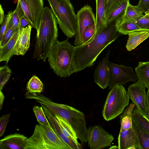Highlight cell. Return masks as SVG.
<instances>
[{
    "mask_svg": "<svg viewBox=\"0 0 149 149\" xmlns=\"http://www.w3.org/2000/svg\"><path fill=\"white\" fill-rule=\"evenodd\" d=\"M122 35L116 30L115 21L99 34L91 42L76 47L70 74L93 66L104 49Z\"/></svg>",
    "mask_w": 149,
    "mask_h": 149,
    "instance_id": "6da1fadb",
    "label": "cell"
},
{
    "mask_svg": "<svg viewBox=\"0 0 149 149\" xmlns=\"http://www.w3.org/2000/svg\"><path fill=\"white\" fill-rule=\"evenodd\" d=\"M57 22L52 10L44 7L37 30L36 43L33 57L45 62L58 36Z\"/></svg>",
    "mask_w": 149,
    "mask_h": 149,
    "instance_id": "7a4b0ae2",
    "label": "cell"
},
{
    "mask_svg": "<svg viewBox=\"0 0 149 149\" xmlns=\"http://www.w3.org/2000/svg\"><path fill=\"white\" fill-rule=\"evenodd\" d=\"M68 39L62 41L57 40L48 57L51 68L55 74L61 77L70 75V71L76 50V47L72 45Z\"/></svg>",
    "mask_w": 149,
    "mask_h": 149,
    "instance_id": "3957f363",
    "label": "cell"
},
{
    "mask_svg": "<svg viewBox=\"0 0 149 149\" xmlns=\"http://www.w3.org/2000/svg\"><path fill=\"white\" fill-rule=\"evenodd\" d=\"M59 27L68 38L75 34L77 21L74 7L70 0H47Z\"/></svg>",
    "mask_w": 149,
    "mask_h": 149,
    "instance_id": "277c9868",
    "label": "cell"
},
{
    "mask_svg": "<svg viewBox=\"0 0 149 149\" xmlns=\"http://www.w3.org/2000/svg\"><path fill=\"white\" fill-rule=\"evenodd\" d=\"M29 149H70L60 138L51 126L39 124L28 138Z\"/></svg>",
    "mask_w": 149,
    "mask_h": 149,
    "instance_id": "5b68a950",
    "label": "cell"
},
{
    "mask_svg": "<svg viewBox=\"0 0 149 149\" xmlns=\"http://www.w3.org/2000/svg\"><path fill=\"white\" fill-rule=\"evenodd\" d=\"M129 99L127 91L122 85H116L111 89L102 112L104 119L109 121L120 114L128 105Z\"/></svg>",
    "mask_w": 149,
    "mask_h": 149,
    "instance_id": "8992f818",
    "label": "cell"
},
{
    "mask_svg": "<svg viewBox=\"0 0 149 149\" xmlns=\"http://www.w3.org/2000/svg\"><path fill=\"white\" fill-rule=\"evenodd\" d=\"M109 77L108 84L109 89L118 85H125L130 81L136 82L138 79L132 67L119 65L108 61Z\"/></svg>",
    "mask_w": 149,
    "mask_h": 149,
    "instance_id": "52a82bcc",
    "label": "cell"
},
{
    "mask_svg": "<svg viewBox=\"0 0 149 149\" xmlns=\"http://www.w3.org/2000/svg\"><path fill=\"white\" fill-rule=\"evenodd\" d=\"M76 17L77 26L74 45L77 47L82 44L83 35L85 30L96 24V19L92 8L88 4L84 5L77 11Z\"/></svg>",
    "mask_w": 149,
    "mask_h": 149,
    "instance_id": "ba28073f",
    "label": "cell"
},
{
    "mask_svg": "<svg viewBox=\"0 0 149 149\" xmlns=\"http://www.w3.org/2000/svg\"><path fill=\"white\" fill-rule=\"evenodd\" d=\"M88 144L91 149H101L111 146L114 138L99 125H95L87 129Z\"/></svg>",
    "mask_w": 149,
    "mask_h": 149,
    "instance_id": "9c48e42d",
    "label": "cell"
},
{
    "mask_svg": "<svg viewBox=\"0 0 149 149\" xmlns=\"http://www.w3.org/2000/svg\"><path fill=\"white\" fill-rule=\"evenodd\" d=\"M24 11L25 17L32 27L38 29L44 8L43 0H18Z\"/></svg>",
    "mask_w": 149,
    "mask_h": 149,
    "instance_id": "30bf717a",
    "label": "cell"
},
{
    "mask_svg": "<svg viewBox=\"0 0 149 149\" xmlns=\"http://www.w3.org/2000/svg\"><path fill=\"white\" fill-rule=\"evenodd\" d=\"M146 87L139 80L130 85L127 92L132 103L135 105L138 110L147 116L148 107Z\"/></svg>",
    "mask_w": 149,
    "mask_h": 149,
    "instance_id": "8fae6325",
    "label": "cell"
},
{
    "mask_svg": "<svg viewBox=\"0 0 149 149\" xmlns=\"http://www.w3.org/2000/svg\"><path fill=\"white\" fill-rule=\"evenodd\" d=\"M110 53V51L108 50L95 70L94 75L95 83L103 89L108 86L109 77L108 58Z\"/></svg>",
    "mask_w": 149,
    "mask_h": 149,
    "instance_id": "7c38bea8",
    "label": "cell"
},
{
    "mask_svg": "<svg viewBox=\"0 0 149 149\" xmlns=\"http://www.w3.org/2000/svg\"><path fill=\"white\" fill-rule=\"evenodd\" d=\"M49 122L50 126L62 140L67 145L70 149H81L82 146L80 143L66 136L63 132L59 124L55 115L52 111L43 104H40Z\"/></svg>",
    "mask_w": 149,
    "mask_h": 149,
    "instance_id": "4fadbf2b",
    "label": "cell"
},
{
    "mask_svg": "<svg viewBox=\"0 0 149 149\" xmlns=\"http://www.w3.org/2000/svg\"><path fill=\"white\" fill-rule=\"evenodd\" d=\"M118 149H141L133 124L131 128L120 131L118 137Z\"/></svg>",
    "mask_w": 149,
    "mask_h": 149,
    "instance_id": "5bb4252c",
    "label": "cell"
},
{
    "mask_svg": "<svg viewBox=\"0 0 149 149\" xmlns=\"http://www.w3.org/2000/svg\"><path fill=\"white\" fill-rule=\"evenodd\" d=\"M28 139L17 133L6 136L0 141V149H29Z\"/></svg>",
    "mask_w": 149,
    "mask_h": 149,
    "instance_id": "9a60e30c",
    "label": "cell"
},
{
    "mask_svg": "<svg viewBox=\"0 0 149 149\" xmlns=\"http://www.w3.org/2000/svg\"><path fill=\"white\" fill-rule=\"evenodd\" d=\"M32 26L30 24L22 28L15 49L14 55L23 56L29 49Z\"/></svg>",
    "mask_w": 149,
    "mask_h": 149,
    "instance_id": "2e32d148",
    "label": "cell"
},
{
    "mask_svg": "<svg viewBox=\"0 0 149 149\" xmlns=\"http://www.w3.org/2000/svg\"><path fill=\"white\" fill-rule=\"evenodd\" d=\"M22 29L19 27L10 40L0 47V62L5 61L7 64L14 55L15 47Z\"/></svg>",
    "mask_w": 149,
    "mask_h": 149,
    "instance_id": "e0dca14e",
    "label": "cell"
},
{
    "mask_svg": "<svg viewBox=\"0 0 149 149\" xmlns=\"http://www.w3.org/2000/svg\"><path fill=\"white\" fill-rule=\"evenodd\" d=\"M129 3V0H122L117 2L112 6L105 16L106 28L123 15Z\"/></svg>",
    "mask_w": 149,
    "mask_h": 149,
    "instance_id": "ac0fdd59",
    "label": "cell"
},
{
    "mask_svg": "<svg viewBox=\"0 0 149 149\" xmlns=\"http://www.w3.org/2000/svg\"><path fill=\"white\" fill-rule=\"evenodd\" d=\"M128 35L126 47L128 51H131L149 37V31H136L130 33Z\"/></svg>",
    "mask_w": 149,
    "mask_h": 149,
    "instance_id": "d6986e66",
    "label": "cell"
},
{
    "mask_svg": "<svg viewBox=\"0 0 149 149\" xmlns=\"http://www.w3.org/2000/svg\"><path fill=\"white\" fill-rule=\"evenodd\" d=\"M96 4V27L97 34H99L106 28L105 6L106 0H95Z\"/></svg>",
    "mask_w": 149,
    "mask_h": 149,
    "instance_id": "ffe728a7",
    "label": "cell"
},
{
    "mask_svg": "<svg viewBox=\"0 0 149 149\" xmlns=\"http://www.w3.org/2000/svg\"><path fill=\"white\" fill-rule=\"evenodd\" d=\"M116 30L122 35H127L130 33L142 30L135 21L119 19L115 21Z\"/></svg>",
    "mask_w": 149,
    "mask_h": 149,
    "instance_id": "44dd1931",
    "label": "cell"
},
{
    "mask_svg": "<svg viewBox=\"0 0 149 149\" xmlns=\"http://www.w3.org/2000/svg\"><path fill=\"white\" fill-rule=\"evenodd\" d=\"M135 105L133 103L130 104L123 112L120 116L121 123L120 131L128 130L131 128L133 126L132 119V113Z\"/></svg>",
    "mask_w": 149,
    "mask_h": 149,
    "instance_id": "7402d4cb",
    "label": "cell"
},
{
    "mask_svg": "<svg viewBox=\"0 0 149 149\" xmlns=\"http://www.w3.org/2000/svg\"><path fill=\"white\" fill-rule=\"evenodd\" d=\"M135 72L138 80L143 84L147 88L149 87V65L147 62H139L136 68Z\"/></svg>",
    "mask_w": 149,
    "mask_h": 149,
    "instance_id": "603a6c76",
    "label": "cell"
},
{
    "mask_svg": "<svg viewBox=\"0 0 149 149\" xmlns=\"http://www.w3.org/2000/svg\"><path fill=\"white\" fill-rule=\"evenodd\" d=\"M54 113L65 135L77 143H79L77 140L78 138L77 134L71 126L62 117Z\"/></svg>",
    "mask_w": 149,
    "mask_h": 149,
    "instance_id": "cb8c5ba5",
    "label": "cell"
},
{
    "mask_svg": "<svg viewBox=\"0 0 149 149\" xmlns=\"http://www.w3.org/2000/svg\"><path fill=\"white\" fill-rule=\"evenodd\" d=\"M132 121L140 127L149 133V119L135 107L132 116Z\"/></svg>",
    "mask_w": 149,
    "mask_h": 149,
    "instance_id": "d4e9b609",
    "label": "cell"
},
{
    "mask_svg": "<svg viewBox=\"0 0 149 149\" xmlns=\"http://www.w3.org/2000/svg\"><path fill=\"white\" fill-rule=\"evenodd\" d=\"M143 13L136 6L132 5L129 3L124 13L119 19L136 21L144 16Z\"/></svg>",
    "mask_w": 149,
    "mask_h": 149,
    "instance_id": "484cf974",
    "label": "cell"
},
{
    "mask_svg": "<svg viewBox=\"0 0 149 149\" xmlns=\"http://www.w3.org/2000/svg\"><path fill=\"white\" fill-rule=\"evenodd\" d=\"M132 122L141 149H149V133Z\"/></svg>",
    "mask_w": 149,
    "mask_h": 149,
    "instance_id": "4316f807",
    "label": "cell"
},
{
    "mask_svg": "<svg viewBox=\"0 0 149 149\" xmlns=\"http://www.w3.org/2000/svg\"><path fill=\"white\" fill-rule=\"evenodd\" d=\"M28 93H40L43 89V84L36 75H33L29 80L26 85Z\"/></svg>",
    "mask_w": 149,
    "mask_h": 149,
    "instance_id": "83f0119b",
    "label": "cell"
},
{
    "mask_svg": "<svg viewBox=\"0 0 149 149\" xmlns=\"http://www.w3.org/2000/svg\"><path fill=\"white\" fill-rule=\"evenodd\" d=\"M24 16V11L19 2L18 1L16 8L14 11L9 22L14 28L17 29L20 26V22L21 19Z\"/></svg>",
    "mask_w": 149,
    "mask_h": 149,
    "instance_id": "f1b7e54d",
    "label": "cell"
},
{
    "mask_svg": "<svg viewBox=\"0 0 149 149\" xmlns=\"http://www.w3.org/2000/svg\"><path fill=\"white\" fill-rule=\"evenodd\" d=\"M96 25L88 27L84 32L82 37V44L85 45L93 41L97 36Z\"/></svg>",
    "mask_w": 149,
    "mask_h": 149,
    "instance_id": "f546056e",
    "label": "cell"
},
{
    "mask_svg": "<svg viewBox=\"0 0 149 149\" xmlns=\"http://www.w3.org/2000/svg\"><path fill=\"white\" fill-rule=\"evenodd\" d=\"M33 110L39 124L47 126H51L41 106L40 107L38 106H34Z\"/></svg>",
    "mask_w": 149,
    "mask_h": 149,
    "instance_id": "4dcf8cb0",
    "label": "cell"
},
{
    "mask_svg": "<svg viewBox=\"0 0 149 149\" xmlns=\"http://www.w3.org/2000/svg\"><path fill=\"white\" fill-rule=\"evenodd\" d=\"M12 74L11 69L7 63L0 68V89H3L4 86L9 79Z\"/></svg>",
    "mask_w": 149,
    "mask_h": 149,
    "instance_id": "1f68e13d",
    "label": "cell"
},
{
    "mask_svg": "<svg viewBox=\"0 0 149 149\" xmlns=\"http://www.w3.org/2000/svg\"><path fill=\"white\" fill-rule=\"evenodd\" d=\"M18 28H13L9 21L3 37L0 41V47L4 45L10 40Z\"/></svg>",
    "mask_w": 149,
    "mask_h": 149,
    "instance_id": "d6a6232c",
    "label": "cell"
},
{
    "mask_svg": "<svg viewBox=\"0 0 149 149\" xmlns=\"http://www.w3.org/2000/svg\"><path fill=\"white\" fill-rule=\"evenodd\" d=\"M14 11H9L8 14L6 15L5 18L2 24H1L0 32V41L1 40L4 33L6 29L9 22L12 16Z\"/></svg>",
    "mask_w": 149,
    "mask_h": 149,
    "instance_id": "836d02e7",
    "label": "cell"
},
{
    "mask_svg": "<svg viewBox=\"0 0 149 149\" xmlns=\"http://www.w3.org/2000/svg\"><path fill=\"white\" fill-rule=\"evenodd\" d=\"M10 115V114H7L3 115L0 118V137L2 136L4 133Z\"/></svg>",
    "mask_w": 149,
    "mask_h": 149,
    "instance_id": "e575fe53",
    "label": "cell"
},
{
    "mask_svg": "<svg viewBox=\"0 0 149 149\" xmlns=\"http://www.w3.org/2000/svg\"><path fill=\"white\" fill-rule=\"evenodd\" d=\"M139 27L142 30L149 31V18L143 17L135 21Z\"/></svg>",
    "mask_w": 149,
    "mask_h": 149,
    "instance_id": "d590c367",
    "label": "cell"
},
{
    "mask_svg": "<svg viewBox=\"0 0 149 149\" xmlns=\"http://www.w3.org/2000/svg\"><path fill=\"white\" fill-rule=\"evenodd\" d=\"M136 7L145 13L149 8V0H140Z\"/></svg>",
    "mask_w": 149,
    "mask_h": 149,
    "instance_id": "8d00e7d4",
    "label": "cell"
},
{
    "mask_svg": "<svg viewBox=\"0 0 149 149\" xmlns=\"http://www.w3.org/2000/svg\"><path fill=\"white\" fill-rule=\"evenodd\" d=\"M122 0H106L105 16L112 6L117 2Z\"/></svg>",
    "mask_w": 149,
    "mask_h": 149,
    "instance_id": "74e56055",
    "label": "cell"
},
{
    "mask_svg": "<svg viewBox=\"0 0 149 149\" xmlns=\"http://www.w3.org/2000/svg\"><path fill=\"white\" fill-rule=\"evenodd\" d=\"M30 24V22L25 17H22L20 19V26L21 28H24L25 26Z\"/></svg>",
    "mask_w": 149,
    "mask_h": 149,
    "instance_id": "f35d334b",
    "label": "cell"
},
{
    "mask_svg": "<svg viewBox=\"0 0 149 149\" xmlns=\"http://www.w3.org/2000/svg\"><path fill=\"white\" fill-rule=\"evenodd\" d=\"M0 24L1 25L4 21L6 16L1 4L0 6Z\"/></svg>",
    "mask_w": 149,
    "mask_h": 149,
    "instance_id": "ab89813d",
    "label": "cell"
},
{
    "mask_svg": "<svg viewBox=\"0 0 149 149\" xmlns=\"http://www.w3.org/2000/svg\"><path fill=\"white\" fill-rule=\"evenodd\" d=\"M0 109L2 108L3 103L5 98V96L1 91H0Z\"/></svg>",
    "mask_w": 149,
    "mask_h": 149,
    "instance_id": "60d3db41",
    "label": "cell"
},
{
    "mask_svg": "<svg viewBox=\"0 0 149 149\" xmlns=\"http://www.w3.org/2000/svg\"><path fill=\"white\" fill-rule=\"evenodd\" d=\"M148 91L147 92V101L148 107V117L149 119V87L148 88Z\"/></svg>",
    "mask_w": 149,
    "mask_h": 149,
    "instance_id": "b9f144b4",
    "label": "cell"
},
{
    "mask_svg": "<svg viewBox=\"0 0 149 149\" xmlns=\"http://www.w3.org/2000/svg\"><path fill=\"white\" fill-rule=\"evenodd\" d=\"M145 13V15L143 17L146 18H149V8Z\"/></svg>",
    "mask_w": 149,
    "mask_h": 149,
    "instance_id": "7bdbcfd3",
    "label": "cell"
},
{
    "mask_svg": "<svg viewBox=\"0 0 149 149\" xmlns=\"http://www.w3.org/2000/svg\"><path fill=\"white\" fill-rule=\"evenodd\" d=\"M147 63L149 65V61L148 62H147Z\"/></svg>",
    "mask_w": 149,
    "mask_h": 149,
    "instance_id": "ee69618b",
    "label": "cell"
}]
</instances>
